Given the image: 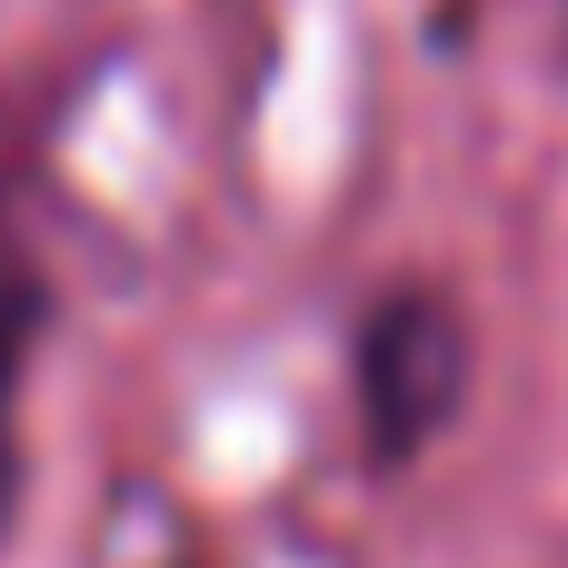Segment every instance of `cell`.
Here are the masks:
<instances>
[{
    "label": "cell",
    "instance_id": "3957f363",
    "mask_svg": "<svg viewBox=\"0 0 568 568\" xmlns=\"http://www.w3.org/2000/svg\"><path fill=\"white\" fill-rule=\"evenodd\" d=\"M549 60L568 70V0H549Z\"/></svg>",
    "mask_w": 568,
    "mask_h": 568
},
{
    "label": "cell",
    "instance_id": "6da1fadb",
    "mask_svg": "<svg viewBox=\"0 0 568 568\" xmlns=\"http://www.w3.org/2000/svg\"><path fill=\"white\" fill-rule=\"evenodd\" d=\"M469 389H479V329L439 280H399V290H379L359 310V329H349V409H359L369 469H399L429 439H449Z\"/></svg>",
    "mask_w": 568,
    "mask_h": 568
},
{
    "label": "cell",
    "instance_id": "7a4b0ae2",
    "mask_svg": "<svg viewBox=\"0 0 568 568\" xmlns=\"http://www.w3.org/2000/svg\"><path fill=\"white\" fill-rule=\"evenodd\" d=\"M40 320H50V290H40V270L0 240V539H10V509H20V389H30Z\"/></svg>",
    "mask_w": 568,
    "mask_h": 568
}]
</instances>
